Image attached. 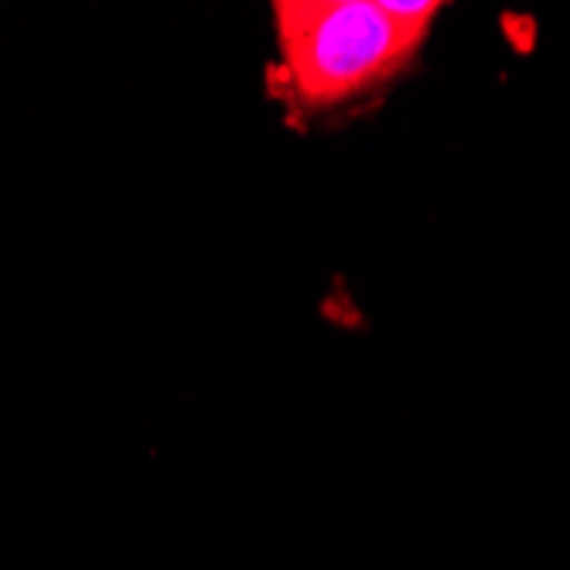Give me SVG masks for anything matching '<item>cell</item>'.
<instances>
[{
  "mask_svg": "<svg viewBox=\"0 0 570 570\" xmlns=\"http://www.w3.org/2000/svg\"><path fill=\"white\" fill-rule=\"evenodd\" d=\"M274 86L294 114H325L403 72L441 4L417 0H277Z\"/></svg>",
  "mask_w": 570,
  "mask_h": 570,
  "instance_id": "1",
  "label": "cell"
}]
</instances>
